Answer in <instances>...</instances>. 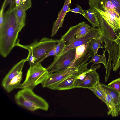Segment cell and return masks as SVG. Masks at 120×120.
Listing matches in <instances>:
<instances>
[{
    "instance_id": "obj_13",
    "label": "cell",
    "mask_w": 120,
    "mask_h": 120,
    "mask_svg": "<svg viewBox=\"0 0 120 120\" xmlns=\"http://www.w3.org/2000/svg\"><path fill=\"white\" fill-rule=\"evenodd\" d=\"M90 51L89 43L76 48L75 59L70 67H76L80 64Z\"/></svg>"
},
{
    "instance_id": "obj_11",
    "label": "cell",
    "mask_w": 120,
    "mask_h": 120,
    "mask_svg": "<svg viewBox=\"0 0 120 120\" xmlns=\"http://www.w3.org/2000/svg\"><path fill=\"white\" fill-rule=\"evenodd\" d=\"M71 3V0H65L63 8L59 12L57 18L53 24L52 30L51 37L54 36L59 28L62 27L65 16L70 8V5Z\"/></svg>"
},
{
    "instance_id": "obj_20",
    "label": "cell",
    "mask_w": 120,
    "mask_h": 120,
    "mask_svg": "<svg viewBox=\"0 0 120 120\" xmlns=\"http://www.w3.org/2000/svg\"><path fill=\"white\" fill-rule=\"evenodd\" d=\"M88 89L92 91L98 97L106 104L103 88L100 81L98 82L93 87Z\"/></svg>"
},
{
    "instance_id": "obj_22",
    "label": "cell",
    "mask_w": 120,
    "mask_h": 120,
    "mask_svg": "<svg viewBox=\"0 0 120 120\" xmlns=\"http://www.w3.org/2000/svg\"><path fill=\"white\" fill-rule=\"evenodd\" d=\"M22 78V71L12 79L5 90L8 92H10L21 84Z\"/></svg>"
},
{
    "instance_id": "obj_8",
    "label": "cell",
    "mask_w": 120,
    "mask_h": 120,
    "mask_svg": "<svg viewBox=\"0 0 120 120\" xmlns=\"http://www.w3.org/2000/svg\"><path fill=\"white\" fill-rule=\"evenodd\" d=\"M100 64H93L86 71V75L82 80L75 79L74 83L75 88H82L89 89L93 87L100 81L99 75L96 71L97 69L100 67Z\"/></svg>"
},
{
    "instance_id": "obj_27",
    "label": "cell",
    "mask_w": 120,
    "mask_h": 120,
    "mask_svg": "<svg viewBox=\"0 0 120 120\" xmlns=\"http://www.w3.org/2000/svg\"><path fill=\"white\" fill-rule=\"evenodd\" d=\"M120 93V78L112 81L107 85Z\"/></svg>"
},
{
    "instance_id": "obj_19",
    "label": "cell",
    "mask_w": 120,
    "mask_h": 120,
    "mask_svg": "<svg viewBox=\"0 0 120 120\" xmlns=\"http://www.w3.org/2000/svg\"><path fill=\"white\" fill-rule=\"evenodd\" d=\"M101 86L106 89L116 106L118 110L119 111L120 107V93L114 89L101 83Z\"/></svg>"
},
{
    "instance_id": "obj_12",
    "label": "cell",
    "mask_w": 120,
    "mask_h": 120,
    "mask_svg": "<svg viewBox=\"0 0 120 120\" xmlns=\"http://www.w3.org/2000/svg\"><path fill=\"white\" fill-rule=\"evenodd\" d=\"M27 61L26 58L23 59L15 64L3 79L2 85L4 89L8 85L12 79L22 71L24 64Z\"/></svg>"
},
{
    "instance_id": "obj_24",
    "label": "cell",
    "mask_w": 120,
    "mask_h": 120,
    "mask_svg": "<svg viewBox=\"0 0 120 120\" xmlns=\"http://www.w3.org/2000/svg\"><path fill=\"white\" fill-rule=\"evenodd\" d=\"M16 7V16L18 22L21 24L25 25L26 10L20 5Z\"/></svg>"
},
{
    "instance_id": "obj_1",
    "label": "cell",
    "mask_w": 120,
    "mask_h": 120,
    "mask_svg": "<svg viewBox=\"0 0 120 120\" xmlns=\"http://www.w3.org/2000/svg\"><path fill=\"white\" fill-rule=\"evenodd\" d=\"M25 25L18 21L15 6L4 13L3 22L0 26V54L3 57H7L16 46L19 34Z\"/></svg>"
},
{
    "instance_id": "obj_16",
    "label": "cell",
    "mask_w": 120,
    "mask_h": 120,
    "mask_svg": "<svg viewBox=\"0 0 120 120\" xmlns=\"http://www.w3.org/2000/svg\"><path fill=\"white\" fill-rule=\"evenodd\" d=\"M15 100L18 105L32 111H34L39 109L38 107L34 104L30 102L21 94L18 92L15 96Z\"/></svg>"
},
{
    "instance_id": "obj_32",
    "label": "cell",
    "mask_w": 120,
    "mask_h": 120,
    "mask_svg": "<svg viewBox=\"0 0 120 120\" xmlns=\"http://www.w3.org/2000/svg\"><path fill=\"white\" fill-rule=\"evenodd\" d=\"M55 54V46L52 49L48 52L45 57V59L50 56H54Z\"/></svg>"
},
{
    "instance_id": "obj_34",
    "label": "cell",
    "mask_w": 120,
    "mask_h": 120,
    "mask_svg": "<svg viewBox=\"0 0 120 120\" xmlns=\"http://www.w3.org/2000/svg\"><path fill=\"white\" fill-rule=\"evenodd\" d=\"M119 114H120V108L119 111Z\"/></svg>"
},
{
    "instance_id": "obj_2",
    "label": "cell",
    "mask_w": 120,
    "mask_h": 120,
    "mask_svg": "<svg viewBox=\"0 0 120 120\" xmlns=\"http://www.w3.org/2000/svg\"><path fill=\"white\" fill-rule=\"evenodd\" d=\"M95 13L102 33L101 41L105 43V49L108 54L105 78V81L107 82L117 58L119 40L116 32L102 15L98 11Z\"/></svg>"
},
{
    "instance_id": "obj_17",
    "label": "cell",
    "mask_w": 120,
    "mask_h": 120,
    "mask_svg": "<svg viewBox=\"0 0 120 120\" xmlns=\"http://www.w3.org/2000/svg\"><path fill=\"white\" fill-rule=\"evenodd\" d=\"M103 5L109 11L115 13L120 18V0H107Z\"/></svg>"
},
{
    "instance_id": "obj_26",
    "label": "cell",
    "mask_w": 120,
    "mask_h": 120,
    "mask_svg": "<svg viewBox=\"0 0 120 120\" xmlns=\"http://www.w3.org/2000/svg\"><path fill=\"white\" fill-rule=\"evenodd\" d=\"M107 0H89L90 8L93 11L95 9H99Z\"/></svg>"
},
{
    "instance_id": "obj_29",
    "label": "cell",
    "mask_w": 120,
    "mask_h": 120,
    "mask_svg": "<svg viewBox=\"0 0 120 120\" xmlns=\"http://www.w3.org/2000/svg\"><path fill=\"white\" fill-rule=\"evenodd\" d=\"M6 0H4L1 6L0 11V26L2 25L4 20V10L5 8Z\"/></svg>"
},
{
    "instance_id": "obj_23",
    "label": "cell",
    "mask_w": 120,
    "mask_h": 120,
    "mask_svg": "<svg viewBox=\"0 0 120 120\" xmlns=\"http://www.w3.org/2000/svg\"><path fill=\"white\" fill-rule=\"evenodd\" d=\"M106 50V49H105V50L103 51V54L102 55H99L97 54L92 56L89 63L92 62L94 64L102 63L104 64L106 70L107 66V62L105 55V52Z\"/></svg>"
},
{
    "instance_id": "obj_18",
    "label": "cell",
    "mask_w": 120,
    "mask_h": 120,
    "mask_svg": "<svg viewBox=\"0 0 120 120\" xmlns=\"http://www.w3.org/2000/svg\"><path fill=\"white\" fill-rule=\"evenodd\" d=\"M83 16L86 18L92 25L93 27H98L101 30L99 21L96 13L94 12L90 8L86 10H83Z\"/></svg>"
},
{
    "instance_id": "obj_31",
    "label": "cell",
    "mask_w": 120,
    "mask_h": 120,
    "mask_svg": "<svg viewBox=\"0 0 120 120\" xmlns=\"http://www.w3.org/2000/svg\"><path fill=\"white\" fill-rule=\"evenodd\" d=\"M15 0H6L5 4V7L8 5L9 6L8 9H11L15 6Z\"/></svg>"
},
{
    "instance_id": "obj_25",
    "label": "cell",
    "mask_w": 120,
    "mask_h": 120,
    "mask_svg": "<svg viewBox=\"0 0 120 120\" xmlns=\"http://www.w3.org/2000/svg\"><path fill=\"white\" fill-rule=\"evenodd\" d=\"M66 45L64 40L61 38L60 41L55 46V54L53 61L56 60Z\"/></svg>"
},
{
    "instance_id": "obj_21",
    "label": "cell",
    "mask_w": 120,
    "mask_h": 120,
    "mask_svg": "<svg viewBox=\"0 0 120 120\" xmlns=\"http://www.w3.org/2000/svg\"><path fill=\"white\" fill-rule=\"evenodd\" d=\"M102 43L101 40L94 39L91 40L89 42L90 51L89 54L91 57L93 55L97 54L98 49L100 48H104L101 45Z\"/></svg>"
},
{
    "instance_id": "obj_5",
    "label": "cell",
    "mask_w": 120,
    "mask_h": 120,
    "mask_svg": "<svg viewBox=\"0 0 120 120\" xmlns=\"http://www.w3.org/2000/svg\"><path fill=\"white\" fill-rule=\"evenodd\" d=\"M49 73L47 68L43 67L40 63H36L30 66L25 80L15 88H27L33 90L38 85L42 84Z\"/></svg>"
},
{
    "instance_id": "obj_10",
    "label": "cell",
    "mask_w": 120,
    "mask_h": 120,
    "mask_svg": "<svg viewBox=\"0 0 120 120\" xmlns=\"http://www.w3.org/2000/svg\"><path fill=\"white\" fill-rule=\"evenodd\" d=\"M93 11H98L116 32L120 29V18L115 13L109 11L104 5L99 9H95Z\"/></svg>"
},
{
    "instance_id": "obj_35",
    "label": "cell",
    "mask_w": 120,
    "mask_h": 120,
    "mask_svg": "<svg viewBox=\"0 0 120 120\" xmlns=\"http://www.w3.org/2000/svg\"><path fill=\"white\" fill-rule=\"evenodd\" d=\"M119 75H120V72H119Z\"/></svg>"
},
{
    "instance_id": "obj_6",
    "label": "cell",
    "mask_w": 120,
    "mask_h": 120,
    "mask_svg": "<svg viewBox=\"0 0 120 120\" xmlns=\"http://www.w3.org/2000/svg\"><path fill=\"white\" fill-rule=\"evenodd\" d=\"M91 56L88 54L82 63L76 67H69L65 70L58 72L50 73L42 84L43 87H49L72 75L78 76L80 73L87 71L89 63L87 62Z\"/></svg>"
},
{
    "instance_id": "obj_9",
    "label": "cell",
    "mask_w": 120,
    "mask_h": 120,
    "mask_svg": "<svg viewBox=\"0 0 120 120\" xmlns=\"http://www.w3.org/2000/svg\"><path fill=\"white\" fill-rule=\"evenodd\" d=\"M30 102L34 104L39 108L45 111L48 110L49 105L47 101L42 98L35 94L33 90L25 88L18 92Z\"/></svg>"
},
{
    "instance_id": "obj_33",
    "label": "cell",
    "mask_w": 120,
    "mask_h": 120,
    "mask_svg": "<svg viewBox=\"0 0 120 120\" xmlns=\"http://www.w3.org/2000/svg\"><path fill=\"white\" fill-rule=\"evenodd\" d=\"M21 0H15V5L16 7L19 6L20 4Z\"/></svg>"
},
{
    "instance_id": "obj_14",
    "label": "cell",
    "mask_w": 120,
    "mask_h": 120,
    "mask_svg": "<svg viewBox=\"0 0 120 120\" xmlns=\"http://www.w3.org/2000/svg\"><path fill=\"white\" fill-rule=\"evenodd\" d=\"M76 75L70 76L61 81L49 87L53 90H64L75 88L74 86Z\"/></svg>"
},
{
    "instance_id": "obj_4",
    "label": "cell",
    "mask_w": 120,
    "mask_h": 120,
    "mask_svg": "<svg viewBox=\"0 0 120 120\" xmlns=\"http://www.w3.org/2000/svg\"><path fill=\"white\" fill-rule=\"evenodd\" d=\"M102 36V33L101 30L91 27L90 30L86 34L80 38H76L75 34L68 30L61 38L64 40L67 45L57 59L69 50L76 48L82 45L89 43L93 39L101 40Z\"/></svg>"
},
{
    "instance_id": "obj_15",
    "label": "cell",
    "mask_w": 120,
    "mask_h": 120,
    "mask_svg": "<svg viewBox=\"0 0 120 120\" xmlns=\"http://www.w3.org/2000/svg\"><path fill=\"white\" fill-rule=\"evenodd\" d=\"M103 87L106 102V105L108 109L107 115H111L112 117L118 116L119 114V111L117 109L114 102L109 94L107 90Z\"/></svg>"
},
{
    "instance_id": "obj_30",
    "label": "cell",
    "mask_w": 120,
    "mask_h": 120,
    "mask_svg": "<svg viewBox=\"0 0 120 120\" xmlns=\"http://www.w3.org/2000/svg\"><path fill=\"white\" fill-rule=\"evenodd\" d=\"M76 6V7L74 9H71L69 8L68 12L69 11L75 13L80 14L83 15V10L79 5L77 4Z\"/></svg>"
},
{
    "instance_id": "obj_3",
    "label": "cell",
    "mask_w": 120,
    "mask_h": 120,
    "mask_svg": "<svg viewBox=\"0 0 120 120\" xmlns=\"http://www.w3.org/2000/svg\"><path fill=\"white\" fill-rule=\"evenodd\" d=\"M60 40V39H55L44 37L39 41L35 40L31 44L26 45L20 44L19 40L16 46L28 50V53L32 54L37 59V63H41L45 59L49 52Z\"/></svg>"
},
{
    "instance_id": "obj_7",
    "label": "cell",
    "mask_w": 120,
    "mask_h": 120,
    "mask_svg": "<svg viewBox=\"0 0 120 120\" xmlns=\"http://www.w3.org/2000/svg\"><path fill=\"white\" fill-rule=\"evenodd\" d=\"M76 48L70 49L53 61L47 68L50 73L60 72L69 67L75 57Z\"/></svg>"
},
{
    "instance_id": "obj_28",
    "label": "cell",
    "mask_w": 120,
    "mask_h": 120,
    "mask_svg": "<svg viewBox=\"0 0 120 120\" xmlns=\"http://www.w3.org/2000/svg\"><path fill=\"white\" fill-rule=\"evenodd\" d=\"M20 5L26 10L31 7V0H21Z\"/></svg>"
}]
</instances>
